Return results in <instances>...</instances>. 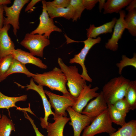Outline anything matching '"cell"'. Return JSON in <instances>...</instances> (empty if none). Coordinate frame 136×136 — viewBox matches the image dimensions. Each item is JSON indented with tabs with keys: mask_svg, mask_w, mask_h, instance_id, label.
Segmentation results:
<instances>
[{
	"mask_svg": "<svg viewBox=\"0 0 136 136\" xmlns=\"http://www.w3.org/2000/svg\"><path fill=\"white\" fill-rule=\"evenodd\" d=\"M126 8V10L129 12L136 8V1L132 0L131 2L127 6Z\"/></svg>",
	"mask_w": 136,
	"mask_h": 136,
	"instance_id": "37",
	"label": "cell"
},
{
	"mask_svg": "<svg viewBox=\"0 0 136 136\" xmlns=\"http://www.w3.org/2000/svg\"><path fill=\"white\" fill-rule=\"evenodd\" d=\"M109 136H136V120H131L126 123Z\"/></svg>",
	"mask_w": 136,
	"mask_h": 136,
	"instance_id": "24",
	"label": "cell"
},
{
	"mask_svg": "<svg viewBox=\"0 0 136 136\" xmlns=\"http://www.w3.org/2000/svg\"><path fill=\"white\" fill-rule=\"evenodd\" d=\"M117 20L116 18H114L111 21L98 27H95L93 24L90 25L86 29L87 38L95 39L101 34L111 33Z\"/></svg>",
	"mask_w": 136,
	"mask_h": 136,
	"instance_id": "20",
	"label": "cell"
},
{
	"mask_svg": "<svg viewBox=\"0 0 136 136\" xmlns=\"http://www.w3.org/2000/svg\"><path fill=\"white\" fill-rule=\"evenodd\" d=\"M11 1L10 0H0V4L4 5L10 4Z\"/></svg>",
	"mask_w": 136,
	"mask_h": 136,
	"instance_id": "39",
	"label": "cell"
},
{
	"mask_svg": "<svg viewBox=\"0 0 136 136\" xmlns=\"http://www.w3.org/2000/svg\"><path fill=\"white\" fill-rule=\"evenodd\" d=\"M113 105L116 109L126 116L130 110L124 98L117 101Z\"/></svg>",
	"mask_w": 136,
	"mask_h": 136,
	"instance_id": "31",
	"label": "cell"
},
{
	"mask_svg": "<svg viewBox=\"0 0 136 136\" xmlns=\"http://www.w3.org/2000/svg\"><path fill=\"white\" fill-rule=\"evenodd\" d=\"M41 1V0H32L28 4L25 9V12L31 10L34 6L38 2Z\"/></svg>",
	"mask_w": 136,
	"mask_h": 136,
	"instance_id": "36",
	"label": "cell"
},
{
	"mask_svg": "<svg viewBox=\"0 0 136 136\" xmlns=\"http://www.w3.org/2000/svg\"><path fill=\"white\" fill-rule=\"evenodd\" d=\"M107 109L112 122L121 127L126 124V116L118 111L112 104H107Z\"/></svg>",
	"mask_w": 136,
	"mask_h": 136,
	"instance_id": "25",
	"label": "cell"
},
{
	"mask_svg": "<svg viewBox=\"0 0 136 136\" xmlns=\"http://www.w3.org/2000/svg\"><path fill=\"white\" fill-rule=\"evenodd\" d=\"M50 43V40L44 35L28 33L20 44L28 49L33 55L43 57L44 48Z\"/></svg>",
	"mask_w": 136,
	"mask_h": 136,
	"instance_id": "5",
	"label": "cell"
},
{
	"mask_svg": "<svg viewBox=\"0 0 136 136\" xmlns=\"http://www.w3.org/2000/svg\"><path fill=\"white\" fill-rule=\"evenodd\" d=\"M1 117H2V116H1V114L0 113V118Z\"/></svg>",
	"mask_w": 136,
	"mask_h": 136,
	"instance_id": "40",
	"label": "cell"
},
{
	"mask_svg": "<svg viewBox=\"0 0 136 136\" xmlns=\"http://www.w3.org/2000/svg\"><path fill=\"white\" fill-rule=\"evenodd\" d=\"M91 123L84 129L81 136H94L102 133H106L110 135L116 130L112 126L107 109L95 118Z\"/></svg>",
	"mask_w": 136,
	"mask_h": 136,
	"instance_id": "4",
	"label": "cell"
},
{
	"mask_svg": "<svg viewBox=\"0 0 136 136\" xmlns=\"http://www.w3.org/2000/svg\"><path fill=\"white\" fill-rule=\"evenodd\" d=\"M107 108V104L101 91L95 99L88 104L81 113L94 119Z\"/></svg>",
	"mask_w": 136,
	"mask_h": 136,
	"instance_id": "14",
	"label": "cell"
},
{
	"mask_svg": "<svg viewBox=\"0 0 136 136\" xmlns=\"http://www.w3.org/2000/svg\"><path fill=\"white\" fill-rule=\"evenodd\" d=\"M101 38L98 37L95 39L88 38L85 40L81 42L84 43V46L80 52L75 55L74 57L70 60L71 64L76 63L79 64L82 69L81 77L86 81L92 82V79L89 77L87 73V71L85 64V61L86 56L91 49L95 44L100 43Z\"/></svg>",
	"mask_w": 136,
	"mask_h": 136,
	"instance_id": "8",
	"label": "cell"
},
{
	"mask_svg": "<svg viewBox=\"0 0 136 136\" xmlns=\"http://www.w3.org/2000/svg\"><path fill=\"white\" fill-rule=\"evenodd\" d=\"M91 85H86L83 89L78 97L76 100L74 105L72 108L76 111L81 113L84 107L91 99L97 97L99 93L97 92L99 89L96 86L91 88Z\"/></svg>",
	"mask_w": 136,
	"mask_h": 136,
	"instance_id": "13",
	"label": "cell"
},
{
	"mask_svg": "<svg viewBox=\"0 0 136 136\" xmlns=\"http://www.w3.org/2000/svg\"><path fill=\"white\" fill-rule=\"evenodd\" d=\"M29 0H15L12 6L10 7L6 5L4 6V11L6 17H4L3 25H11L13 32L16 36L18 30L20 28L19 18L20 12L24 6Z\"/></svg>",
	"mask_w": 136,
	"mask_h": 136,
	"instance_id": "7",
	"label": "cell"
},
{
	"mask_svg": "<svg viewBox=\"0 0 136 136\" xmlns=\"http://www.w3.org/2000/svg\"><path fill=\"white\" fill-rule=\"evenodd\" d=\"M32 78L39 85L47 86L52 91H60L63 95H70L66 87V79L60 69L55 67L49 72L35 74Z\"/></svg>",
	"mask_w": 136,
	"mask_h": 136,
	"instance_id": "1",
	"label": "cell"
},
{
	"mask_svg": "<svg viewBox=\"0 0 136 136\" xmlns=\"http://www.w3.org/2000/svg\"><path fill=\"white\" fill-rule=\"evenodd\" d=\"M130 81L121 76L111 79L105 84L101 91L107 104L113 105L124 98Z\"/></svg>",
	"mask_w": 136,
	"mask_h": 136,
	"instance_id": "3",
	"label": "cell"
},
{
	"mask_svg": "<svg viewBox=\"0 0 136 136\" xmlns=\"http://www.w3.org/2000/svg\"><path fill=\"white\" fill-rule=\"evenodd\" d=\"M27 98V95L16 97H11L7 96L2 93L0 91V109H8L12 107H15L20 111H25L35 115L30 109V105L27 108H21L16 106V102L20 101H25Z\"/></svg>",
	"mask_w": 136,
	"mask_h": 136,
	"instance_id": "19",
	"label": "cell"
},
{
	"mask_svg": "<svg viewBox=\"0 0 136 136\" xmlns=\"http://www.w3.org/2000/svg\"><path fill=\"white\" fill-rule=\"evenodd\" d=\"M131 0H108L106 2L104 8V13H118L121 9L127 6Z\"/></svg>",
	"mask_w": 136,
	"mask_h": 136,
	"instance_id": "21",
	"label": "cell"
},
{
	"mask_svg": "<svg viewBox=\"0 0 136 136\" xmlns=\"http://www.w3.org/2000/svg\"><path fill=\"white\" fill-rule=\"evenodd\" d=\"M15 128L13 122L5 115L0 118V136H10Z\"/></svg>",
	"mask_w": 136,
	"mask_h": 136,
	"instance_id": "26",
	"label": "cell"
},
{
	"mask_svg": "<svg viewBox=\"0 0 136 136\" xmlns=\"http://www.w3.org/2000/svg\"><path fill=\"white\" fill-rule=\"evenodd\" d=\"M24 113L25 117L28 119L30 122L35 131L36 136H45L43 135L39 130L36 125L35 124L33 120L28 114L26 111L23 112Z\"/></svg>",
	"mask_w": 136,
	"mask_h": 136,
	"instance_id": "33",
	"label": "cell"
},
{
	"mask_svg": "<svg viewBox=\"0 0 136 136\" xmlns=\"http://www.w3.org/2000/svg\"><path fill=\"white\" fill-rule=\"evenodd\" d=\"M46 8L49 17L52 18L62 17L69 20L73 19L74 10L70 5L67 7L64 8L54 5L50 1L46 2Z\"/></svg>",
	"mask_w": 136,
	"mask_h": 136,
	"instance_id": "18",
	"label": "cell"
},
{
	"mask_svg": "<svg viewBox=\"0 0 136 136\" xmlns=\"http://www.w3.org/2000/svg\"><path fill=\"white\" fill-rule=\"evenodd\" d=\"M70 5L74 10V14L72 21H77L81 17L83 11L85 9L82 0H71Z\"/></svg>",
	"mask_w": 136,
	"mask_h": 136,
	"instance_id": "30",
	"label": "cell"
},
{
	"mask_svg": "<svg viewBox=\"0 0 136 136\" xmlns=\"http://www.w3.org/2000/svg\"><path fill=\"white\" fill-rule=\"evenodd\" d=\"M4 5L0 4V29L2 28L4 26L3 25L4 17L3 15L4 12Z\"/></svg>",
	"mask_w": 136,
	"mask_h": 136,
	"instance_id": "35",
	"label": "cell"
},
{
	"mask_svg": "<svg viewBox=\"0 0 136 136\" xmlns=\"http://www.w3.org/2000/svg\"><path fill=\"white\" fill-rule=\"evenodd\" d=\"M116 65L118 68V73L120 75L122 74L123 69L127 66H132L136 68V54H133V57L129 58L125 55H123L122 57V60L119 62L117 63Z\"/></svg>",
	"mask_w": 136,
	"mask_h": 136,
	"instance_id": "29",
	"label": "cell"
},
{
	"mask_svg": "<svg viewBox=\"0 0 136 136\" xmlns=\"http://www.w3.org/2000/svg\"><path fill=\"white\" fill-rule=\"evenodd\" d=\"M57 60L66 79L69 92L71 96L76 100L87 85L86 81L81 77L76 65H67L60 57L58 58Z\"/></svg>",
	"mask_w": 136,
	"mask_h": 136,
	"instance_id": "2",
	"label": "cell"
},
{
	"mask_svg": "<svg viewBox=\"0 0 136 136\" xmlns=\"http://www.w3.org/2000/svg\"><path fill=\"white\" fill-rule=\"evenodd\" d=\"M52 119L54 120V122H48L46 128L48 133L47 136H63L65 126L70 118L55 114Z\"/></svg>",
	"mask_w": 136,
	"mask_h": 136,
	"instance_id": "17",
	"label": "cell"
},
{
	"mask_svg": "<svg viewBox=\"0 0 136 136\" xmlns=\"http://www.w3.org/2000/svg\"><path fill=\"white\" fill-rule=\"evenodd\" d=\"M70 2L71 0H54L50 2L54 5L66 8L70 5Z\"/></svg>",
	"mask_w": 136,
	"mask_h": 136,
	"instance_id": "32",
	"label": "cell"
},
{
	"mask_svg": "<svg viewBox=\"0 0 136 136\" xmlns=\"http://www.w3.org/2000/svg\"><path fill=\"white\" fill-rule=\"evenodd\" d=\"M15 83L22 88H26V90H32L36 91L40 96L42 101L45 111L44 118H40L41 122L40 124L43 128L46 129L48 124V119L49 116L51 115L54 116L55 114L51 109L50 104L46 95L44 90L43 89V86L36 84L32 78L30 80L29 84H27L26 86L21 85L16 82Z\"/></svg>",
	"mask_w": 136,
	"mask_h": 136,
	"instance_id": "10",
	"label": "cell"
},
{
	"mask_svg": "<svg viewBox=\"0 0 136 136\" xmlns=\"http://www.w3.org/2000/svg\"><path fill=\"white\" fill-rule=\"evenodd\" d=\"M66 111L70 116L71 122L69 124L73 128L74 136H80L82 130L89 125L94 119L76 111L71 107H68Z\"/></svg>",
	"mask_w": 136,
	"mask_h": 136,
	"instance_id": "11",
	"label": "cell"
},
{
	"mask_svg": "<svg viewBox=\"0 0 136 136\" xmlns=\"http://www.w3.org/2000/svg\"><path fill=\"white\" fill-rule=\"evenodd\" d=\"M45 94L49 98V101L51 107L54 108L55 114L66 117V112L69 107H72L74 105L76 100L70 95H60L53 93L46 90H44Z\"/></svg>",
	"mask_w": 136,
	"mask_h": 136,
	"instance_id": "6",
	"label": "cell"
},
{
	"mask_svg": "<svg viewBox=\"0 0 136 136\" xmlns=\"http://www.w3.org/2000/svg\"><path fill=\"white\" fill-rule=\"evenodd\" d=\"M16 73L24 74L29 77H32L35 75L28 70L25 64L14 58L9 69L5 75V78L6 79L10 75Z\"/></svg>",
	"mask_w": 136,
	"mask_h": 136,
	"instance_id": "23",
	"label": "cell"
},
{
	"mask_svg": "<svg viewBox=\"0 0 136 136\" xmlns=\"http://www.w3.org/2000/svg\"><path fill=\"white\" fill-rule=\"evenodd\" d=\"M10 27V24L4 25L0 29V59L11 54L15 49L14 44L8 34Z\"/></svg>",
	"mask_w": 136,
	"mask_h": 136,
	"instance_id": "15",
	"label": "cell"
},
{
	"mask_svg": "<svg viewBox=\"0 0 136 136\" xmlns=\"http://www.w3.org/2000/svg\"><path fill=\"white\" fill-rule=\"evenodd\" d=\"M120 17L117 19L114 27V31L111 38L109 39L105 46L106 48L115 51L118 49V43L122 37L125 29L126 25L124 21L126 15L125 11L122 10L119 12Z\"/></svg>",
	"mask_w": 136,
	"mask_h": 136,
	"instance_id": "12",
	"label": "cell"
},
{
	"mask_svg": "<svg viewBox=\"0 0 136 136\" xmlns=\"http://www.w3.org/2000/svg\"><path fill=\"white\" fill-rule=\"evenodd\" d=\"M124 21L127 29L132 36H136V9H134L129 12L125 15Z\"/></svg>",
	"mask_w": 136,
	"mask_h": 136,
	"instance_id": "27",
	"label": "cell"
},
{
	"mask_svg": "<svg viewBox=\"0 0 136 136\" xmlns=\"http://www.w3.org/2000/svg\"><path fill=\"white\" fill-rule=\"evenodd\" d=\"M11 54L14 58L24 64H32L43 69H46L48 67L47 65L43 63L40 59L21 49H15Z\"/></svg>",
	"mask_w": 136,
	"mask_h": 136,
	"instance_id": "16",
	"label": "cell"
},
{
	"mask_svg": "<svg viewBox=\"0 0 136 136\" xmlns=\"http://www.w3.org/2000/svg\"><path fill=\"white\" fill-rule=\"evenodd\" d=\"M124 98L130 110L136 108V81H130L126 90Z\"/></svg>",
	"mask_w": 136,
	"mask_h": 136,
	"instance_id": "22",
	"label": "cell"
},
{
	"mask_svg": "<svg viewBox=\"0 0 136 136\" xmlns=\"http://www.w3.org/2000/svg\"><path fill=\"white\" fill-rule=\"evenodd\" d=\"M99 2V11L101 12L103 8H104V5L106 2V0H98Z\"/></svg>",
	"mask_w": 136,
	"mask_h": 136,
	"instance_id": "38",
	"label": "cell"
},
{
	"mask_svg": "<svg viewBox=\"0 0 136 136\" xmlns=\"http://www.w3.org/2000/svg\"><path fill=\"white\" fill-rule=\"evenodd\" d=\"M14 58L11 54L5 56L0 59V82L5 80V75L9 69Z\"/></svg>",
	"mask_w": 136,
	"mask_h": 136,
	"instance_id": "28",
	"label": "cell"
},
{
	"mask_svg": "<svg viewBox=\"0 0 136 136\" xmlns=\"http://www.w3.org/2000/svg\"><path fill=\"white\" fill-rule=\"evenodd\" d=\"M42 12L39 18L40 23L37 27L30 33L32 34H39L44 35L49 39L51 33L54 31L59 32L62 31V29L54 24L53 19L50 18L47 12L45 0H42Z\"/></svg>",
	"mask_w": 136,
	"mask_h": 136,
	"instance_id": "9",
	"label": "cell"
},
{
	"mask_svg": "<svg viewBox=\"0 0 136 136\" xmlns=\"http://www.w3.org/2000/svg\"><path fill=\"white\" fill-rule=\"evenodd\" d=\"M82 2L85 9L91 10L98 2V0H82Z\"/></svg>",
	"mask_w": 136,
	"mask_h": 136,
	"instance_id": "34",
	"label": "cell"
}]
</instances>
